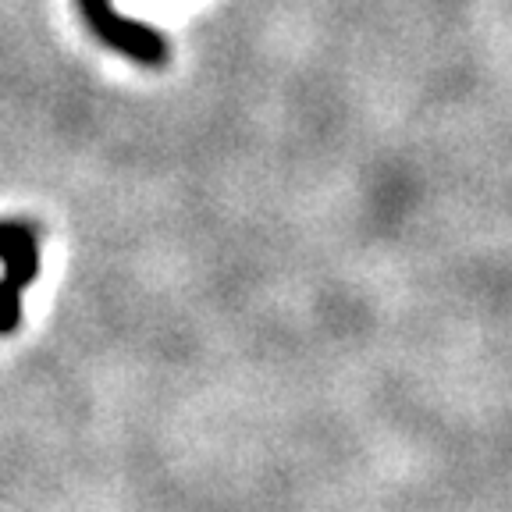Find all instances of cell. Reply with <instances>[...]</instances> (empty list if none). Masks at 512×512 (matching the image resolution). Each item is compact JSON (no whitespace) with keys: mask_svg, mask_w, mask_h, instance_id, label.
Listing matches in <instances>:
<instances>
[{"mask_svg":"<svg viewBox=\"0 0 512 512\" xmlns=\"http://www.w3.org/2000/svg\"><path fill=\"white\" fill-rule=\"evenodd\" d=\"M79 11L89 29H93L96 40L114 47L118 54H125L128 61L143 64V68H164L168 64L171 57L168 40L153 25L121 15L114 8V0H79Z\"/></svg>","mask_w":512,"mask_h":512,"instance_id":"cell-2","label":"cell"},{"mask_svg":"<svg viewBox=\"0 0 512 512\" xmlns=\"http://www.w3.org/2000/svg\"><path fill=\"white\" fill-rule=\"evenodd\" d=\"M0 338L22 324V292L40 274V235L29 221H0Z\"/></svg>","mask_w":512,"mask_h":512,"instance_id":"cell-1","label":"cell"}]
</instances>
